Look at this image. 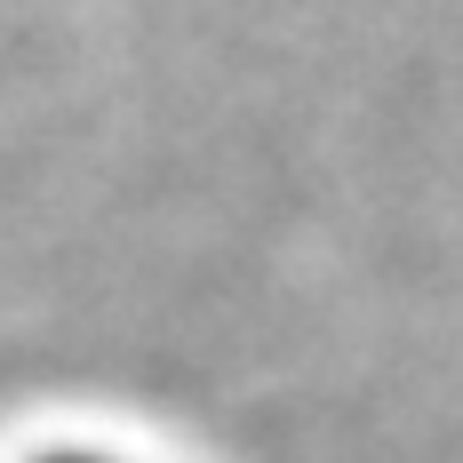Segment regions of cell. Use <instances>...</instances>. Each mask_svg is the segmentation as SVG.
<instances>
[{
	"mask_svg": "<svg viewBox=\"0 0 463 463\" xmlns=\"http://www.w3.org/2000/svg\"><path fill=\"white\" fill-rule=\"evenodd\" d=\"M64 463H89V456H64Z\"/></svg>",
	"mask_w": 463,
	"mask_h": 463,
	"instance_id": "obj_1",
	"label": "cell"
}]
</instances>
